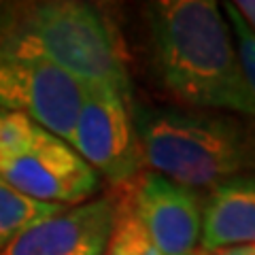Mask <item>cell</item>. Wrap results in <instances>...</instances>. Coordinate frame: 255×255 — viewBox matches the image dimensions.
Masks as SVG:
<instances>
[{"mask_svg":"<svg viewBox=\"0 0 255 255\" xmlns=\"http://www.w3.org/2000/svg\"><path fill=\"white\" fill-rule=\"evenodd\" d=\"M153 64L174 100L191 109L255 117L234 36L213 0H159L147 6Z\"/></svg>","mask_w":255,"mask_h":255,"instance_id":"6da1fadb","label":"cell"},{"mask_svg":"<svg viewBox=\"0 0 255 255\" xmlns=\"http://www.w3.org/2000/svg\"><path fill=\"white\" fill-rule=\"evenodd\" d=\"M0 49L43 58L81 85L111 87L130 98V75L115 28L98 6L49 0L4 11Z\"/></svg>","mask_w":255,"mask_h":255,"instance_id":"7a4b0ae2","label":"cell"},{"mask_svg":"<svg viewBox=\"0 0 255 255\" xmlns=\"http://www.w3.org/2000/svg\"><path fill=\"white\" fill-rule=\"evenodd\" d=\"M142 164L189 189L215 187L255 168V140L232 119L200 111L138 109Z\"/></svg>","mask_w":255,"mask_h":255,"instance_id":"3957f363","label":"cell"},{"mask_svg":"<svg viewBox=\"0 0 255 255\" xmlns=\"http://www.w3.org/2000/svg\"><path fill=\"white\" fill-rule=\"evenodd\" d=\"M0 183L36 202L77 206L98 191L100 177L66 140L0 109Z\"/></svg>","mask_w":255,"mask_h":255,"instance_id":"277c9868","label":"cell"},{"mask_svg":"<svg viewBox=\"0 0 255 255\" xmlns=\"http://www.w3.org/2000/svg\"><path fill=\"white\" fill-rule=\"evenodd\" d=\"M68 145L98 177H105L113 185L134 181L142 155L130 98L111 87L83 85L81 107Z\"/></svg>","mask_w":255,"mask_h":255,"instance_id":"5b68a950","label":"cell"},{"mask_svg":"<svg viewBox=\"0 0 255 255\" xmlns=\"http://www.w3.org/2000/svg\"><path fill=\"white\" fill-rule=\"evenodd\" d=\"M83 85L43 58L0 49V109L19 113L58 138H70Z\"/></svg>","mask_w":255,"mask_h":255,"instance_id":"8992f818","label":"cell"},{"mask_svg":"<svg viewBox=\"0 0 255 255\" xmlns=\"http://www.w3.org/2000/svg\"><path fill=\"white\" fill-rule=\"evenodd\" d=\"M126 209L159 255H202V202L196 189L149 170L134 179Z\"/></svg>","mask_w":255,"mask_h":255,"instance_id":"52a82bcc","label":"cell"},{"mask_svg":"<svg viewBox=\"0 0 255 255\" xmlns=\"http://www.w3.org/2000/svg\"><path fill=\"white\" fill-rule=\"evenodd\" d=\"M115 217L117 204L109 198L66 206L19 232L0 249V255H85L105 251Z\"/></svg>","mask_w":255,"mask_h":255,"instance_id":"ba28073f","label":"cell"},{"mask_svg":"<svg viewBox=\"0 0 255 255\" xmlns=\"http://www.w3.org/2000/svg\"><path fill=\"white\" fill-rule=\"evenodd\" d=\"M255 243V177L223 181L211 189L202 209V253Z\"/></svg>","mask_w":255,"mask_h":255,"instance_id":"9c48e42d","label":"cell"},{"mask_svg":"<svg viewBox=\"0 0 255 255\" xmlns=\"http://www.w3.org/2000/svg\"><path fill=\"white\" fill-rule=\"evenodd\" d=\"M62 209H66V206L30 200V198L0 183V249L6 243H11L19 232L30 228L32 223L49 217Z\"/></svg>","mask_w":255,"mask_h":255,"instance_id":"30bf717a","label":"cell"},{"mask_svg":"<svg viewBox=\"0 0 255 255\" xmlns=\"http://www.w3.org/2000/svg\"><path fill=\"white\" fill-rule=\"evenodd\" d=\"M105 255H159L151 245L147 234L142 232L138 221L126 209H117V217L113 223V232L107 243Z\"/></svg>","mask_w":255,"mask_h":255,"instance_id":"8fae6325","label":"cell"},{"mask_svg":"<svg viewBox=\"0 0 255 255\" xmlns=\"http://www.w3.org/2000/svg\"><path fill=\"white\" fill-rule=\"evenodd\" d=\"M223 15H226L230 30H232L234 47H236L238 62H241L247 87H249L251 96L255 98V34L247 28V23L243 21L241 15H238V11L234 9L232 2L223 4Z\"/></svg>","mask_w":255,"mask_h":255,"instance_id":"7c38bea8","label":"cell"},{"mask_svg":"<svg viewBox=\"0 0 255 255\" xmlns=\"http://www.w3.org/2000/svg\"><path fill=\"white\" fill-rule=\"evenodd\" d=\"M232 4L243 17V21L247 23V28L255 34V0H236Z\"/></svg>","mask_w":255,"mask_h":255,"instance_id":"4fadbf2b","label":"cell"},{"mask_svg":"<svg viewBox=\"0 0 255 255\" xmlns=\"http://www.w3.org/2000/svg\"><path fill=\"white\" fill-rule=\"evenodd\" d=\"M202 255H255V243H245V245H232L223 247V249L202 253Z\"/></svg>","mask_w":255,"mask_h":255,"instance_id":"5bb4252c","label":"cell"},{"mask_svg":"<svg viewBox=\"0 0 255 255\" xmlns=\"http://www.w3.org/2000/svg\"><path fill=\"white\" fill-rule=\"evenodd\" d=\"M85 255H105V251H90V253H85Z\"/></svg>","mask_w":255,"mask_h":255,"instance_id":"9a60e30c","label":"cell"}]
</instances>
